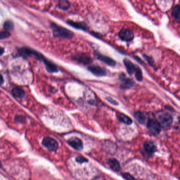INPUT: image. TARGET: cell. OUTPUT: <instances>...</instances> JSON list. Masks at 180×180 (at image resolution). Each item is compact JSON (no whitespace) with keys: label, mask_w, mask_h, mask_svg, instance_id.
<instances>
[{"label":"cell","mask_w":180,"mask_h":180,"mask_svg":"<svg viewBox=\"0 0 180 180\" xmlns=\"http://www.w3.org/2000/svg\"><path fill=\"white\" fill-rule=\"evenodd\" d=\"M123 177L126 180H134V179H135L134 177H133V176H132L129 173H124L123 174Z\"/></svg>","instance_id":"cell-27"},{"label":"cell","mask_w":180,"mask_h":180,"mask_svg":"<svg viewBox=\"0 0 180 180\" xmlns=\"http://www.w3.org/2000/svg\"><path fill=\"white\" fill-rule=\"evenodd\" d=\"M14 28L13 23L11 21H7L4 24V29L6 31L12 30Z\"/></svg>","instance_id":"cell-22"},{"label":"cell","mask_w":180,"mask_h":180,"mask_svg":"<svg viewBox=\"0 0 180 180\" xmlns=\"http://www.w3.org/2000/svg\"><path fill=\"white\" fill-rule=\"evenodd\" d=\"M119 38L124 41L129 42L132 41L134 37L133 32L130 30L123 29L118 33Z\"/></svg>","instance_id":"cell-6"},{"label":"cell","mask_w":180,"mask_h":180,"mask_svg":"<svg viewBox=\"0 0 180 180\" xmlns=\"http://www.w3.org/2000/svg\"><path fill=\"white\" fill-rule=\"evenodd\" d=\"M119 79L123 83L120 85V88L124 89L129 88L132 87L134 84V82L132 79L127 77L124 74H122L120 75Z\"/></svg>","instance_id":"cell-11"},{"label":"cell","mask_w":180,"mask_h":180,"mask_svg":"<svg viewBox=\"0 0 180 180\" xmlns=\"http://www.w3.org/2000/svg\"><path fill=\"white\" fill-rule=\"evenodd\" d=\"M43 62L48 71L50 72H56L58 71V67L52 62L49 61L48 60L46 59Z\"/></svg>","instance_id":"cell-15"},{"label":"cell","mask_w":180,"mask_h":180,"mask_svg":"<svg viewBox=\"0 0 180 180\" xmlns=\"http://www.w3.org/2000/svg\"><path fill=\"white\" fill-rule=\"evenodd\" d=\"M158 119L159 123L164 127H169L172 125L173 118L171 114L164 112L158 115Z\"/></svg>","instance_id":"cell-2"},{"label":"cell","mask_w":180,"mask_h":180,"mask_svg":"<svg viewBox=\"0 0 180 180\" xmlns=\"http://www.w3.org/2000/svg\"><path fill=\"white\" fill-rule=\"evenodd\" d=\"M147 127L151 133L154 134H159L161 131V125L159 122L154 119H150L147 123Z\"/></svg>","instance_id":"cell-5"},{"label":"cell","mask_w":180,"mask_h":180,"mask_svg":"<svg viewBox=\"0 0 180 180\" xmlns=\"http://www.w3.org/2000/svg\"><path fill=\"white\" fill-rule=\"evenodd\" d=\"M73 59L78 63L84 65L90 64L93 61L92 59L89 55L83 53H79L76 54L73 56Z\"/></svg>","instance_id":"cell-3"},{"label":"cell","mask_w":180,"mask_h":180,"mask_svg":"<svg viewBox=\"0 0 180 180\" xmlns=\"http://www.w3.org/2000/svg\"><path fill=\"white\" fill-rule=\"evenodd\" d=\"M172 15L177 22H180V6L179 5H177L173 8L172 10Z\"/></svg>","instance_id":"cell-18"},{"label":"cell","mask_w":180,"mask_h":180,"mask_svg":"<svg viewBox=\"0 0 180 180\" xmlns=\"http://www.w3.org/2000/svg\"><path fill=\"white\" fill-rule=\"evenodd\" d=\"M10 36V33L8 31H0V40L6 39Z\"/></svg>","instance_id":"cell-23"},{"label":"cell","mask_w":180,"mask_h":180,"mask_svg":"<svg viewBox=\"0 0 180 180\" xmlns=\"http://www.w3.org/2000/svg\"><path fill=\"white\" fill-rule=\"evenodd\" d=\"M123 61L128 74L130 75H133L134 72H135L136 70L137 66L133 64L132 61L127 58L124 59Z\"/></svg>","instance_id":"cell-13"},{"label":"cell","mask_w":180,"mask_h":180,"mask_svg":"<svg viewBox=\"0 0 180 180\" xmlns=\"http://www.w3.org/2000/svg\"><path fill=\"white\" fill-rule=\"evenodd\" d=\"M53 36L59 38L71 39L74 36V33L72 31L66 28L57 25L55 23L51 24Z\"/></svg>","instance_id":"cell-1"},{"label":"cell","mask_w":180,"mask_h":180,"mask_svg":"<svg viewBox=\"0 0 180 180\" xmlns=\"http://www.w3.org/2000/svg\"><path fill=\"white\" fill-rule=\"evenodd\" d=\"M135 77L136 79L139 81H141L143 80V75L141 68L137 66L136 70L135 71Z\"/></svg>","instance_id":"cell-21"},{"label":"cell","mask_w":180,"mask_h":180,"mask_svg":"<svg viewBox=\"0 0 180 180\" xmlns=\"http://www.w3.org/2000/svg\"><path fill=\"white\" fill-rule=\"evenodd\" d=\"M134 58H135V59H136V60L138 61V62H139V63H141V64H142V63H143V61H142L141 59L139 58V57H136V56H135V57H134Z\"/></svg>","instance_id":"cell-28"},{"label":"cell","mask_w":180,"mask_h":180,"mask_svg":"<svg viewBox=\"0 0 180 180\" xmlns=\"http://www.w3.org/2000/svg\"><path fill=\"white\" fill-rule=\"evenodd\" d=\"M68 143L77 151H81L83 149V143L81 139L77 137H72L68 141Z\"/></svg>","instance_id":"cell-8"},{"label":"cell","mask_w":180,"mask_h":180,"mask_svg":"<svg viewBox=\"0 0 180 180\" xmlns=\"http://www.w3.org/2000/svg\"><path fill=\"white\" fill-rule=\"evenodd\" d=\"M76 161L79 163H83L85 162H88V160L87 158H85L83 156H78L77 158H76Z\"/></svg>","instance_id":"cell-24"},{"label":"cell","mask_w":180,"mask_h":180,"mask_svg":"<svg viewBox=\"0 0 180 180\" xmlns=\"http://www.w3.org/2000/svg\"><path fill=\"white\" fill-rule=\"evenodd\" d=\"M95 56L96 58L100 61H102L104 63L110 66H115L116 65V62L113 59L108 57L107 56L103 55L99 53H95Z\"/></svg>","instance_id":"cell-10"},{"label":"cell","mask_w":180,"mask_h":180,"mask_svg":"<svg viewBox=\"0 0 180 180\" xmlns=\"http://www.w3.org/2000/svg\"><path fill=\"white\" fill-rule=\"evenodd\" d=\"M157 150L155 144L151 141H146L144 144V151L145 154L148 156L154 155Z\"/></svg>","instance_id":"cell-7"},{"label":"cell","mask_w":180,"mask_h":180,"mask_svg":"<svg viewBox=\"0 0 180 180\" xmlns=\"http://www.w3.org/2000/svg\"><path fill=\"white\" fill-rule=\"evenodd\" d=\"M12 93L14 97L18 98H22L25 96V92L20 88H14L13 89Z\"/></svg>","instance_id":"cell-17"},{"label":"cell","mask_w":180,"mask_h":180,"mask_svg":"<svg viewBox=\"0 0 180 180\" xmlns=\"http://www.w3.org/2000/svg\"><path fill=\"white\" fill-rule=\"evenodd\" d=\"M67 23L72 27L77 29H80L83 31L87 30L88 29V26L85 23L83 22H77V21H74L72 20H68L67 21Z\"/></svg>","instance_id":"cell-12"},{"label":"cell","mask_w":180,"mask_h":180,"mask_svg":"<svg viewBox=\"0 0 180 180\" xmlns=\"http://www.w3.org/2000/svg\"><path fill=\"white\" fill-rule=\"evenodd\" d=\"M106 100L109 103H111V104H112V105H113L117 106L118 105V103L117 102L116 100H115L114 99H113L112 98H111V97H107V98H106Z\"/></svg>","instance_id":"cell-26"},{"label":"cell","mask_w":180,"mask_h":180,"mask_svg":"<svg viewBox=\"0 0 180 180\" xmlns=\"http://www.w3.org/2000/svg\"><path fill=\"white\" fill-rule=\"evenodd\" d=\"M143 56H144V58H145V59L148 62V64H150V65H151V66L153 65L154 62V60H153V59L152 57H149V56H148L147 55H144Z\"/></svg>","instance_id":"cell-25"},{"label":"cell","mask_w":180,"mask_h":180,"mask_svg":"<svg viewBox=\"0 0 180 180\" xmlns=\"http://www.w3.org/2000/svg\"><path fill=\"white\" fill-rule=\"evenodd\" d=\"M108 164L111 169L115 172H118L120 169V166L119 162L115 158L109 159Z\"/></svg>","instance_id":"cell-14"},{"label":"cell","mask_w":180,"mask_h":180,"mask_svg":"<svg viewBox=\"0 0 180 180\" xmlns=\"http://www.w3.org/2000/svg\"><path fill=\"white\" fill-rule=\"evenodd\" d=\"M42 145L50 151L55 152L58 148V144L55 139L49 137H45L42 141Z\"/></svg>","instance_id":"cell-4"},{"label":"cell","mask_w":180,"mask_h":180,"mask_svg":"<svg viewBox=\"0 0 180 180\" xmlns=\"http://www.w3.org/2000/svg\"><path fill=\"white\" fill-rule=\"evenodd\" d=\"M4 53V49L1 47H0V55H3V53Z\"/></svg>","instance_id":"cell-30"},{"label":"cell","mask_w":180,"mask_h":180,"mask_svg":"<svg viewBox=\"0 0 180 180\" xmlns=\"http://www.w3.org/2000/svg\"><path fill=\"white\" fill-rule=\"evenodd\" d=\"M88 69L92 72V74L98 77L104 76L107 74L106 70L104 68L98 66H90L88 67Z\"/></svg>","instance_id":"cell-9"},{"label":"cell","mask_w":180,"mask_h":180,"mask_svg":"<svg viewBox=\"0 0 180 180\" xmlns=\"http://www.w3.org/2000/svg\"><path fill=\"white\" fill-rule=\"evenodd\" d=\"M134 116L136 120L139 122V124H145V123L146 122V117L142 112L139 111H136L134 114Z\"/></svg>","instance_id":"cell-16"},{"label":"cell","mask_w":180,"mask_h":180,"mask_svg":"<svg viewBox=\"0 0 180 180\" xmlns=\"http://www.w3.org/2000/svg\"><path fill=\"white\" fill-rule=\"evenodd\" d=\"M59 8L64 10H67L70 6L69 2L67 0H60L58 3Z\"/></svg>","instance_id":"cell-20"},{"label":"cell","mask_w":180,"mask_h":180,"mask_svg":"<svg viewBox=\"0 0 180 180\" xmlns=\"http://www.w3.org/2000/svg\"><path fill=\"white\" fill-rule=\"evenodd\" d=\"M4 82V79H3V76L0 74V85L2 84Z\"/></svg>","instance_id":"cell-29"},{"label":"cell","mask_w":180,"mask_h":180,"mask_svg":"<svg viewBox=\"0 0 180 180\" xmlns=\"http://www.w3.org/2000/svg\"><path fill=\"white\" fill-rule=\"evenodd\" d=\"M119 118L120 122H123V123H124L126 125H130L133 123L132 119L125 114L121 113L119 115Z\"/></svg>","instance_id":"cell-19"}]
</instances>
